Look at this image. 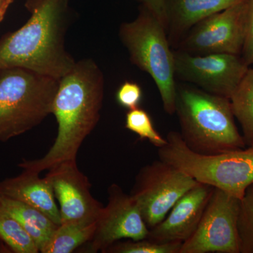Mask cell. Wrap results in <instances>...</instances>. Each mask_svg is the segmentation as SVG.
<instances>
[{
	"label": "cell",
	"mask_w": 253,
	"mask_h": 253,
	"mask_svg": "<svg viewBox=\"0 0 253 253\" xmlns=\"http://www.w3.org/2000/svg\"><path fill=\"white\" fill-rule=\"evenodd\" d=\"M59 80L21 67L0 69V141L31 130L52 114Z\"/></svg>",
	"instance_id": "obj_4"
},
{
	"label": "cell",
	"mask_w": 253,
	"mask_h": 253,
	"mask_svg": "<svg viewBox=\"0 0 253 253\" xmlns=\"http://www.w3.org/2000/svg\"><path fill=\"white\" fill-rule=\"evenodd\" d=\"M45 176L59 202L61 224L96 222L104 206L91 195L90 182L80 170L77 161L59 163Z\"/></svg>",
	"instance_id": "obj_12"
},
{
	"label": "cell",
	"mask_w": 253,
	"mask_h": 253,
	"mask_svg": "<svg viewBox=\"0 0 253 253\" xmlns=\"http://www.w3.org/2000/svg\"><path fill=\"white\" fill-rule=\"evenodd\" d=\"M119 37L131 62L154 80L164 111L169 115L175 113L177 86L174 51H171L164 25L141 6L135 19L121 25Z\"/></svg>",
	"instance_id": "obj_6"
},
{
	"label": "cell",
	"mask_w": 253,
	"mask_h": 253,
	"mask_svg": "<svg viewBox=\"0 0 253 253\" xmlns=\"http://www.w3.org/2000/svg\"><path fill=\"white\" fill-rule=\"evenodd\" d=\"M175 75L211 94L230 99L249 69L239 55L174 51Z\"/></svg>",
	"instance_id": "obj_10"
},
{
	"label": "cell",
	"mask_w": 253,
	"mask_h": 253,
	"mask_svg": "<svg viewBox=\"0 0 253 253\" xmlns=\"http://www.w3.org/2000/svg\"><path fill=\"white\" fill-rule=\"evenodd\" d=\"M244 0H166L170 41L186 36L197 23Z\"/></svg>",
	"instance_id": "obj_15"
},
{
	"label": "cell",
	"mask_w": 253,
	"mask_h": 253,
	"mask_svg": "<svg viewBox=\"0 0 253 253\" xmlns=\"http://www.w3.org/2000/svg\"><path fill=\"white\" fill-rule=\"evenodd\" d=\"M214 189L201 183L190 189L159 224L149 229L146 239L158 244L185 242L197 229Z\"/></svg>",
	"instance_id": "obj_13"
},
{
	"label": "cell",
	"mask_w": 253,
	"mask_h": 253,
	"mask_svg": "<svg viewBox=\"0 0 253 253\" xmlns=\"http://www.w3.org/2000/svg\"><path fill=\"white\" fill-rule=\"evenodd\" d=\"M233 113L242 128L246 145H253V68H250L230 98Z\"/></svg>",
	"instance_id": "obj_17"
},
{
	"label": "cell",
	"mask_w": 253,
	"mask_h": 253,
	"mask_svg": "<svg viewBox=\"0 0 253 253\" xmlns=\"http://www.w3.org/2000/svg\"><path fill=\"white\" fill-rule=\"evenodd\" d=\"M71 0H25L31 17L0 39V69L28 68L59 80L76 63L65 46Z\"/></svg>",
	"instance_id": "obj_2"
},
{
	"label": "cell",
	"mask_w": 253,
	"mask_h": 253,
	"mask_svg": "<svg viewBox=\"0 0 253 253\" xmlns=\"http://www.w3.org/2000/svg\"><path fill=\"white\" fill-rule=\"evenodd\" d=\"M126 127L137 134L141 139H147L158 149L167 144L166 138H163L155 129L149 113L141 108L129 110L126 113Z\"/></svg>",
	"instance_id": "obj_20"
},
{
	"label": "cell",
	"mask_w": 253,
	"mask_h": 253,
	"mask_svg": "<svg viewBox=\"0 0 253 253\" xmlns=\"http://www.w3.org/2000/svg\"><path fill=\"white\" fill-rule=\"evenodd\" d=\"M157 17L158 19L167 28V10L166 0H136ZM167 31V30H166Z\"/></svg>",
	"instance_id": "obj_25"
},
{
	"label": "cell",
	"mask_w": 253,
	"mask_h": 253,
	"mask_svg": "<svg viewBox=\"0 0 253 253\" xmlns=\"http://www.w3.org/2000/svg\"><path fill=\"white\" fill-rule=\"evenodd\" d=\"M104 94V75L99 66L91 59L76 61L59 80L52 109L58 123L54 144L42 158L23 160L18 167L41 173L59 163L77 161L82 144L99 122Z\"/></svg>",
	"instance_id": "obj_1"
},
{
	"label": "cell",
	"mask_w": 253,
	"mask_h": 253,
	"mask_svg": "<svg viewBox=\"0 0 253 253\" xmlns=\"http://www.w3.org/2000/svg\"><path fill=\"white\" fill-rule=\"evenodd\" d=\"M96 222L89 224H61L42 250V253H70L91 241Z\"/></svg>",
	"instance_id": "obj_18"
},
{
	"label": "cell",
	"mask_w": 253,
	"mask_h": 253,
	"mask_svg": "<svg viewBox=\"0 0 253 253\" xmlns=\"http://www.w3.org/2000/svg\"><path fill=\"white\" fill-rule=\"evenodd\" d=\"M166 138L167 144L158 149L159 159L197 182L222 190L240 199L253 184V145L243 149L208 155L190 149L177 131H169Z\"/></svg>",
	"instance_id": "obj_5"
},
{
	"label": "cell",
	"mask_w": 253,
	"mask_h": 253,
	"mask_svg": "<svg viewBox=\"0 0 253 253\" xmlns=\"http://www.w3.org/2000/svg\"><path fill=\"white\" fill-rule=\"evenodd\" d=\"M0 206L19 221L34 241L40 252L59 226L39 210L1 194Z\"/></svg>",
	"instance_id": "obj_16"
},
{
	"label": "cell",
	"mask_w": 253,
	"mask_h": 253,
	"mask_svg": "<svg viewBox=\"0 0 253 253\" xmlns=\"http://www.w3.org/2000/svg\"><path fill=\"white\" fill-rule=\"evenodd\" d=\"M14 0H0V23L4 20L5 15Z\"/></svg>",
	"instance_id": "obj_26"
},
{
	"label": "cell",
	"mask_w": 253,
	"mask_h": 253,
	"mask_svg": "<svg viewBox=\"0 0 253 253\" xmlns=\"http://www.w3.org/2000/svg\"><path fill=\"white\" fill-rule=\"evenodd\" d=\"M0 239L16 253H38L39 249L19 221L0 206Z\"/></svg>",
	"instance_id": "obj_19"
},
{
	"label": "cell",
	"mask_w": 253,
	"mask_h": 253,
	"mask_svg": "<svg viewBox=\"0 0 253 253\" xmlns=\"http://www.w3.org/2000/svg\"><path fill=\"white\" fill-rule=\"evenodd\" d=\"M181 243L158 244L148 239L133 241H117L104 253H179Z\"/></svg>",
	"instance_id": "obj_22"
},
{
	"label": "cell",
	"mask_w": 253,
	"mask_h": 253,
	"mask_svg": "<svg viewBox=\"0 0 253 253\" xmlns=\"http://www.w3.org/2000/svg\"><path fill=\"white\" fill-rule=\"evenodd\" d=\"M198 184L186 173L158 159L141 168L130 195L151 229L166 217L183 195Z\"/></svg>",
	"instance_id": "obj_7"
},
{
	"label": "cell",
	"mask_w": 253,
	"mask_h": 253,
	"mask_svg": "<svg viewBox=\"0 0 253 253\" xmlns=\"http://www.w3.org/2000/svg\"><path fill=\"white\" fill-rule=\"evenodd\" d=\"M109 202L104 206L96 221L92 239L89 244L91 252L104 253L111 245L122 239L138 241L146 239L149 229L136 201L130 194L116 184L108 189Z\"/></svg>",
	"instance_id": "obj_11"
},
{
	"label": "cell",
	"mask_w": 253,
	"mask_h": 253,
	"mask_svg": "<svg viewBox=\"0 0 253 253\" xmlns=\"http://www.w3.org/2000/svg\"><path fill=\"white\" fill-rule=\"evenodd\" d=\"M240 206L239 198L214 189L197 229L179 253H240Z\"/></svg>",
	"instance_id": "obj_8"
},
{
	"label": "cell",
	"mask_w": 253,
	"mask_h": 253,
	"mask_svg": "<svg viewBox=\"0 0 253 253\" xmlns=\"http://www.w3.org/2000/svg\"><path fill=\"white\" fill-rule=\"evenodd\" d=\"M142 98V89L134 82H125L119 86L116 94L118 104L129 111L139 108Z\"/></svg>",
	"instance_id": "obj_23"
},
{
	"label": "cell",
	"mask_w": 253,
	"mask_h": 253,
	"mask_svg": "<svg viewBox=\"0 0 253 253\" xmlns=\"http://www.w3.org/2000/svg\"><path fill=\"white\" fill-rule=\"evenodd\" d=\"M40 173L25 170L19 175L0 181V194L39 210L57 225H61L59 208L55 202L52 186Z\"/></svg>",
	"instance_id": "obj_14"
},
{
	"label": "cell",
	"mask_w": 253,
	"mask_h": 253,
	"mask_svg": "<svg viewBox=\"0 0 253 253\" xmlns=\"http://www.w3.org/2000/svg\"><path fill=\"white\" fill-rule=\"evenodd\" d=\"M248 0L197 23L179 44L191 54H229L241 56L247 19Z\"/></svg>",
	"instance_id": "obj_9"
},
{
	"label": "cell",
	"mask_w": 253,
	"mask_h": 253,
	"mask_svg": "<svg viewBox=\"0 0 253 253\" xmlns=\"http://www.w3.org/2000/svg\"><path fill=\"white\" fill-rule=\"evenodd\" d=\"M175 113L181 139L195 152L220 154L247 146L236 126L229 98L199 88L177 86Z\"/></svg>",
	"instance_id": "obj_3"
},
{
	"label": "cell",
	"mask_w": 253,
	"mask_h": 253,
	"mask_svg": "<svg viewBox=\"0 0 253 253\" xmlns=\"http://www.w3.org/2000/svg\"><path fill=\"white\" fill-rule=\"evenodd\" d=\"M241 56L248 66L253 65V0H248L246 33Z\"/></svg>",
	"instance_id": "obj_24"
},
{
	"label": "cell",
	"mask_w": 253,
	"mask_h": 253,
	"mask_svg": "<svg viewBox=\"0 0 253 253\" xmlns=\"http://www.w3.org/2000/svg\"><path fill=\"white\" fill-rule=\"evenodd\" d=\"M238 230L240 253H253V183L241 199Z\"/></svg>",
	"instance_id": "obj_21"
}]
</instances>
